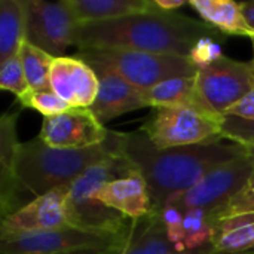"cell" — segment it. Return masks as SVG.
<instances>
[{
    "label": "cell",
    "mask_w": 254,
    "mask_h": 254,
    "mask_svg": "<svg viewBox=\"0 0 254 254\" xmlns=\"http://www.w3.org/2000/svg\"><path fill=\"white\" fill-rule=\"evenodd\" d=\"M220 121L190 109L158 107L147 116L141 131L158 149L211 144L222 141Z\"/></svg>",
    "instance_id": "obj_6"
},
{
    "label": "cell",
    "mask_w": 254,
    "mask_h": 254,
    "mask_svg": "<svg viewBox=\"0 0 254 254\" xmlns=\"http://www.w3.org/2000/svg\"><path fill=\"white\" fill-rule=\"evenodd\" d=\"M100 80L98 95L89 107L95 118L106 124L116 116L146 107L138 89L129 85L115 71L103 67H92Z\"/></svg>",
    "instance_id": "obj_17"
},
{
    "label": "cell",
    "mask_w": 254,
    "mask_h": 254,
    "mask_svg": "<svg viewBox=\"0 0 254 254\" xmlns=\"http://www.w3.org/2000/svg\"><path fill=\"white\" fill-rule=\"evenodd\" d=\"M220 57H223L222 48L211 37H204V39L198 40L189 54V60L193 63V65L196 68L207 67L211 63H214L216 60H219Z\"/></svg>",
    "instance_id": "obj_30"
},
{
    "label": "cell",
    "mask_w": 254,
    "mask_h": 254,
    "mask_svg": "<svg viewBox=\"0 0 254 254\" xmlns=\"http://www.w3.org/2000/svg\"><path fill=\"white\" fill-rule=\"evenodd\" d=\"M18 101L24 109H33V110L42 113L43 118L57 116V115L65 113L70 109H73L63 98H60L52 91V88H46V89L28 88L22 95L18 97Z\"/></svg>",
    "instance_id": "obj_25"
},
{
    "label": "cell",
    "mask_w": 254,
    "mask_h": 254,
    "mask_svg": "<svg viewBox=\"0 0 254 254\" xmlns=\"http://www.w3.org/2000/svg\"><path fill=\"white\" fill-rule=\"evenodd\" d=\"M64 254H103V252H97V250H85V252H73V253H64Z\"/></svg>",
    "instance_id": "obj_34"
},
{
    "label": "cell",
    "mask_w": 254,
    "mask_h": 254,
    "mask_svg": "<svg viewBox=\"0 0 254 254\" xmlns=\"http://www.w3.org/2000/svg\"><path fill=\"white\" fill-rule=\"evenodd\" d=\"M196 86L208 107L223 116L254 88L250 64L235 61L226 55L207 67L198 68Z\"/></svg>",
    "instance_id": "obj_9"
},
{
    "label": "cell",
    "mask_w": 254,
    "mask_h": 254,
    "mask_svg": "<svg viewBox=\"0 0 254 254\" xmlns=\"http://www.w3.org/2000/svg\"><path fill=\"white\" fill-rule=\"evenodd\" d=\"M158 213L161 216V220L164 223L167 237L170 240V243L177 249V252L183 254L186 253L185 250V232H183V225H185V210L180 208L177 204L173 202H167L164 207L158 208Z\"/></svg>",
    "instance_id": "obj_27"
},
{
    "label": "cell",
    "mask_w": 254,
    "mask_h": 254,
    "mask_svg": "<svg viewBox=\"0 0 254 254\" xmlns=\"http://www.w3.org/2000/svg\"><path fill=\"white\" fill-rule=\"evenodd\" d=\"M118 235L83 231L65 226L52 231L33 232L0 240L1 254H64L85 250L104 252L113 246Z\"/></svg>",
    "instance_id": "obj_10"
},
{
    "label": "cell",
    "mask_w": 254,
    "mask_h": 254,
    "mask_svg": "<svg viewBox=\"0 0 254 254\" xmlns=\"http://www.w3.org/2000/svg\"><path fill=\"white\" fill-rule=\"evenodd\" d=\"M49 85L67 104L83 109H89L94 104L100 89V80L94 68L74 55L54 60Z\"/></svg>",
    "instance_id": "obj_13"
},
{
    "label": "cell",
    "mask_w": 254,
    "mask_h": 254,
    "mask_svg": "<svg viewBox=\"0 0 254 254\" xmlns=\"http://www.w3.org/2000/svg\"><path fill=\"white\" fill-rule=\"evenodd\" d=\"M240 214H254V167L249 180L241 188V190L223 207L210 214L213 223L226 217Z\"/></svg>",
    "instance_id": "obj_26"
},
{
    "label": "cell",
    "mask_w": 254,
    "mask_h": 254,
    "mask_svg": "<svg viewBox=\"0 0 254 254\" xmlns=\"http://www.w3.org/2000/svg\"><path fill=\"white\" fill-rule=\"evenodd\" d=\"M18 112L4 113L0 118V214L1 220L15 213L18 204V192L21 189L16 167L21 144L16 137Z\"/></svg>",
    "instance_id": "obj_16"
},
{
    "label": "cell",
    "mask_w": 254,
    "mask_h": 254,
    "mask_svg": "<svg viewBox=\"0 0 254 254\" xmlns=\"http://www.w3.org/2000/svg\"><path fill=\"white\" fill-rule=\"evenodd\" d=\"M211 254H246L254 247V214H240L214 222Z\"/></svg>",
    "instance_id": "obj_21"
},
{
    "label": "cell",
    "mask_w": 254,
    "mask_h": 254,
    "mask_svg": "<svg viewBox=\"0 0 254 254\" xmlns=\"http://www.w3.org/2000/svg\"><path fill=\"white\" fill-rule=\"evenodd\" d=\"M77 27L67 0H25V40L54 58L64 57Z\"/></svg>",
    "instance_id": "obj_8"
},
{
    "label": "cell",
    "mask_w": 254,
    "mask_h": 254,
    "mask_svg": "<svg viewBox=\"0 0 254 254\" xmlns=\"http://www.w3.org/2000/svg\"><path fill=\"white\" fill-rule=\"evenodd\" d=\"M110 129L101 124L91 109L73 107L65 113L43 118L39 137L57 149H86L104 143Z\"/></svg>",
    "instance_id": "obj_11"
},
{
    "label": "cell",
    "mask_w": 254,
    "mask_h": 254,
    "mask_svg": "<svg viewBox=\"0 0 254 254\" xmlns=\"http://www.w3.org/2000/svg\"><path fill=\"white\" fill-rule=\"evenodd\" d=\"M241 6V12L244 19L247 21V24L254 30V0L250 1H240Z\"/></svg>",
    "instance_id": "obj_33"
},
{
    "label": "cell",
    "mask_w": 254,
    "mask_h": 254,
    "mask_svg": "<svg viewBox=\"0 0 254 254\" xmlns=\"http://www.w3.org/2000/svg\"><path fill=\"white\" fill-rule=\"evenodd\" d=\"M74 57L91 67L115 71L137 89H147L176 77H193L198 68L188 57L131 49H85Z\"/></svg>",
    "instance_id": "obj_5"
},
{
    "label": "cell",
    "mask_w": 254,
    "mask_h": 254,
    "mask_svg": "<svg viewBox=\"0 0 254 254\" xmlns=\"http://www.w3.org/2000/svg\"><path fill=\"white\" fill-rule=\"evenodd\" d=\"M226 115L238 116L243 119H254V88L241 101H238L234 107H231Z\"/></svg>",
    "instance_id": "obj_31"
},
{
    "label": "cell",
    "mask_w": 254,
    "mask_h": 254,
    "mask_svg": "<svg viewBox=\"0 0 254 254\" xmlns=\"http://www.w3.org/2000/svg\"><path fill=\"white\" fill-rule=\"evenodd\" d=\"M213 36H217V31L204 21L164 12L153 4V9L144 13L79 25L73 45L79 51L115 48L189 58L198 40Z\"/></svg>",
    "instance_id": "obj_2"
},
{
    "label": "cell",
    "mask_w": 254,
    "mask_h": 254,
    "mask_svg": "<svg viewBox=\"0 0 254 254\" xmlns=\"http://www.w3.org/2000/svg\"><path fill=\"white\" fill-rule=\"evenodd\" d=\"M246 254H254V247L250 250V252H249V253H246Z\"/></svg>",
    "instance_id": "obj_37"
},
{
    "label": "cell",
    "mask_w": 254,
    "mask_h": 254,
    "mask_svg": "<svg viewBox=\"0 0 254 254\" xmlns=\"http://www.w3.org/2000/svg\"><path fill=\"white\" fill-rule=\"evenodd\" d=\"M68 188H57L45 195L36 196L31 202L3 219L0 223V240L68 226L65 213Z\"/></svg>",
    "instance_id": "obj_12"
},
{
    "label": "cell",
    "mask_w": 254,
    "mask_h": 254,
    "mask_svg": "<svg viewBox=\"0 0 254 254\" xmlns=\"http://www.w3.org/2000/svg\"><path fill=\"white\" fill-rule=\"evenodd\" d=\"M132 171V165L124 156H113L92 165L79 176L70 185L65 199L68 226L91 232L118 235L127 226L129 219L101 204L97 193L110 180L127 177Z\"/></svg>",
    "instance_id": "obj_4"
},
{
    "label": "cell",
    "mask_w": 254,
    "mask_h": 254,
    "mask_svg": "<svg viewBox=\"0 0 254 254\" xmlns=\"http://www.w3.org/2000/svg\"><path fill=\"white\" fill-rule=\"evenodd\" d=\"M189 6L193 7L202 21L214 28L231 36L254 37V30L243 16L241 6L232 0H189Z\"/></svg>",
    "instance_id": "obj_20"
},
{
    "label": "cell",
    "mask_w": 254,
    "mask_h": 254,
    "mask_svg": "<svg viewBox=\"0 0 254 254\" xmlns=\"http://www.w3.org/2000/svg\"><path fill=\"white\" fill-rule=\"evenodd\" d=\"M222 138L231 140L246 149L254 146V119H243L238 116L223 115L220 122Z\"/></svg>",
    "instance_id": "obj_28"
},
{
    "label": "cell",
    "mask_w": 254,
    "mask_h": 254,
    "mask_svg": "<svg viewBox=\"0 0 254 254\" xmlns=\"http://www.w3.org/2000/svg\"><path fill=\"white\" fill-rule=\"evenodd\" d=\"M155 7H158L159 10L164 12H174L180 7H183L185 4H189V1L186 0H152Z\"/></svg>",
    "instance_id": "obj_32"
},
{
    "label": "cell",
    "mask_w": 254,
    "mask_h": 254,
    "mask_svg": "<svg viewBox=\"0 0 254 254\" xmlns=\"http://www.w3.org/2000/svg\"><path fill=\"white\" fill-rule=\"evenodd\" d=\"M119 141L121 156L143 176L156 210L193 188L211 170L249 153L240 144L222 141L158 149L141 131L119 132Z\"/></svg>",
    "instance_id": "obj_1"
},
{
    "label": "cell",
    "mask_w": 254,
    "mask_h": 254,
    "mask_svg": "<svg viewBox=\"0 0 254 254\" xmlns=\"http://www.w3.org/2000/svg\"><path fill=\"white\" fill-rule=\"evenodd\" d=\"M252 40V43H253V60L252 61H249V64H250V70H252V73H253V77H254V37L253 39H250Z\"/></svg>",
    "instance_id": "obj_35"
},
{
    "label": "cell",
    "mask_w": 254,
    "mask_h": 254,
    "mask_svg": "<svg viewBox=\"0 0 254 254\" xmlns=\"http://www.w3.org/2000/svg\"><path fill=\"white\" fill-rule=\"evenodd\" d=\"M247 152H249V155H250V156H253L254 158V146L249 147V149H247Z\"/></svg>",
    "instance_id": "obj_36"
},
{
    "label": "cell",
    "mask_w": 254,
    "mask_h": 254,
    "mask_svg": "<svg viewBox=\"0 0 254 254\" xmlns=\"http://www.w3.org/2000/svg\"><path fill=\"white\" fill-rule=\"evenodd\" d=\"M103 254H183L170 243L158 210L146 217L128 220L112 247Z\"/></svg>",
    "instance_id": "obj_14"
},
{
    "label": "cell",
    "mask_w": 254,
    "mask_h": 254,
    "mask_svg": "<svg viewBox=\"0 0 254 254\" xmlns=\"http://www.w3.org/2000/svg\"><path fill=\"white\" fill-rule=\"evenodd\" d=\"M138 94L146 107H174L190 109L205 116L220 121L223 116L213 112L196 86V77H176L161 82L147 89H138Z\"/></svg>",
    "instance_id": "obj_18"
},
{
    "label": "cell",
    "mask_w": 254,
    "mask_h": 254,
    "mask_svg": "<svg viewBox=\"0 0 254 254\" xmlns=\"http://www.w3.org/2000/svg\"><path fill=\"white\" fill-rule=\"evenodd\" d=\"M97 198L101 204L119 211L129 220L146 217L155 211L147 183L135 170L127 177L106 183L98 190Z\"/></svg>",
    "instance_id": "obj_15"
},
{
    "label": "cell",
    "mask_w": 254,
    "mask_h": 254,
    "mask_svg": "<svg viewBox=\"0 0 254 254\" xmlns=\"http://www.w3.org/2000/svg\"><path fill=\"white\" fill-rule=\"evenodd\" d=\"M79 25L112 21L153 9L152 0H67Z\"/></svg>",
    "instance_id": "obj_19"
},
{
    "label": "cell",
    "mask_w": 254,
    "mask_h": 254,
    "mask_svg": "<svg viewBox=\"0 0 254 254\" xmlns=\"http://www.w3.org/2000/svg\"><path fill=\"white\" fill-rule=\"evenodd\" d=\"M113 156H121L118 131L110 129L104 143L86 149L51 147L37 135L21 144L16 177L22 189L40 196L57 188L70 186L88 168Z\"/></svg>",
    "instance_id": "obj_3"
},
{
    "label": "cell",
    "mask_w": 254,
    "mask_h": 254,
    "mask_svg": "<svg viewBox=\"0 0 254 254\" xmlns=\"http://www.w3.org/2000/svg\"><path fill=\"white\" fill-rule=\"evenodd\" d=\"M18 55L21 58L28 86L33 89L51 88L49 73H51V67L55 58L49 55L48 52L42 51L40 48L31 45L27 40L22 42Z\"/></svg>",
    "instance_id": "obj_24"
},
{
    "label": "cell",
    "mask_w": 254,
    "mask_h": 254,
    "mask_svg": "<svg viewBox=\"0 0 254 254\" xmlns=\"http://www.w3.org/2000/svg\"><path fill=\"white\" fill-rule=\"evenodd\" d=\"M254 167V158L249 153L222 164L207 173L193 188L173 196L167 202L177 204L180 208H202L210 214L228 204L246 185Z\"/></svg>",
    "instance_id": "obj_7"
},
{
    "label": "cell",
    "mask_w": 254,
    "mask_h": 254,
    "mask_svg": "<svg viewBox=\"0 0 254 254\" xmlns=\"http://www.w3.org/2000/svg\"><path fill=\"white\" fill-rule=\"evenodd\" d=\"M25 40V0H0V64L16 55Z\"/></svg>",
    "instance_id": "obj_22"
},
{
    "label": "cell",
    "mask_w": 254,
    "mask_h": 254,
    "mask_svg": "<svg viewBox=\"0 0 254 254\" xmlns=\"http://www.w3.org/2000/svg\"><path fill=\"white\" fill-rule=\"evenodd\" d=\"M0 88L13 92L16 98L30 88L18 54L0 64Z\"/></svg>",
    "instance_id": "obj_29"
},
{
    "label": "cell",
    "mask_w": 254,
    "mask_h": 254,
    "mask_svg": "<svg viewBox=\"0 0 254 254\" xmlns=\"http://www.w3.org/2000/svg\"><path fill=\"white\" fill-rule=\"evenodd\" d=\"M185 250L189 254H211L214 243V223L210 213L202 208H190L185 211Z\"/></svg>",
    "instance_id": "obj_23"
}]
</instances>
